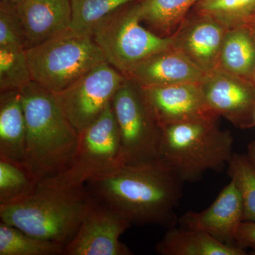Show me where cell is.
I'll list each match as a JSON object with an SVG mask.
<instances>
[{"label": "cell", "instance_id": "obj_1", "mask_svg": "<svg viewBox=\"0 0 255 255\" xmlns=\"http://www.w3.org/2000/svg\"><path fill=\"white\" fill-rule=\"evenodd\" d=\"M184 182L167 164H125L113 173L86 183L87 189L130 224L176 226L175 211Z\"/></svg>", "mask_w": 255, "mask_h": 255}, {"label": "cell", "instance_id": "obj_2", "mask_svg": "<svg viewBox=\"0 0 255 255\" xmlns=\"http://www.w3.org/2000/svg\"><path fill=\"white\" fill-rule=\"evenodd\" d=\"M19 92L26 121V164L41 182L66 167L80 133L53 92L33 81Z\"/></svg>", "mask_w": 255, "mask_h": 255}, {"label": "cell", "instance_id": "obj_3", "mask_svg": "<svg viewBox=\"0 0 255 255\" xmlns=\"http://www.w3.org/2000/svg\"><path fill=\"white\" fill-rule=\"evenodd\" d=\"M93 199L86 186L55 187L39 183L23 200L0 206V218L30 236L65 247L78 232Z\"/></svg>", "mask_w": 255, "mask_h": 255}, {"label": "cell", "instance_id": "obj_4", "mask_svg": "<svg viewBox=\"0 0 255 255\" xmlns=\"http://www.w3.org/2000/svg\"><path fill=\"white\" fill-rule=\"evenodd\" d=\"M219 116L162 127L159 159L184 182H197L208 171L222 172L233 157V137L219 126Z\"/></svg>", "mask_w": 255, "mask_h": 255}, {"label": "cell", "instance_id": "obj_5", "mask_svg": "<svg viewBox=\"0 0 255 255\" xmlns=\"http://www.w3.org/2000/svg\"><path fill=\"white\" fill-rule=\"evenodd\" d=\"M33 82L56 93L106 61L92 31L69 28L26 50Z\"/></svg>", "mask_w": 255, "mask_h": 255}, {"label": "cell", "instance_id": "obj_6", "mask_svg": "<svg viewBox=\"0 0 255 255\" xmlns=\"http://www.w3.org/2000/svg\"><path fill=\"white\" fill-rule=\"evenodd\" d=\"M125 164L111 102L104 113L80 132L76 150L66 167L39 183L48 187H84L89 181L113 173Z\"/></svg>", "mask_w": 255, "mask_h": 255}, {"label": "cell", "instance_id": "obj_7", "mask_svg": "<svg viewBox=\"0 0 255 255\" xmlns=\"http://www.w3.org/2000/svg\"><path fill=\"white\" fill-rule=\"evenodd\" d=\"M138 1L124 6L92 29L94 39L106 61L127 76L152 55L175 46L174 37H162L146 29Z\"/></svg>", "mask_w": 255, "mask_h": 255}, {"label": "cell", "instance_id": "obj_8", "mask_svg": "<svg viewBox=\"0 0 255 255\" xmlns=\"http://www.w3.org/2000/svg\"><path fill=\"white\" fill-rule=\"evenodd\" d=\"M127 164L159 159L162 127L142 87L126 79L112 100Z\"/></svg>", "mask_w": 255, "mask_h": 255}, {"label": "cell", "instance_id": "obj_9", "mask_svg": "<svg viewBox=\"0 0 255 255\" xmlns=\"http://www.w3.org/2000/svg\"><path fill=\"white\" fill-rule=\"evenodd\" d=\"M126 79L105 61L54 95L67 118L80 133L104 113Z\"/></svg>", "mask_w": 255, "mask_h": 255}, {"label": "cell", "instance_id": "obj_10", "mask_svg": "<svg viewBox=\"0 0 255 255\" xmlns=\"http://www.w3.org/2000/svg\"><path fill=\"white\" fill-rule=\"evenodd\" d=\"M131 226L113 209L94 197L78 232L65 246L63 255H132L120 241L121 236Z\"/></svg>", "mask_w": 255, "mask_h": 255}, {"label": "cell", "instance_id": "obj_11", "mask_svg": "<svg viewBox=\"0 0 255 255\" xmlns=\"http://www.w3.org/2000/svg\"><path fill=\"white\" fill-rule=\"evenodd\" d=\"M200 85L215 114L241 128L255 124V86L251 80L216 68L208 73Z\"/></svg>", "mask_w": 255, "mask_h": 255}, {"label": "cell", "instance_id": "obj_12", "mask_svg": "<svg viewBox=\"0 0 255 255\" xmlns=\"http://www.w3.org/2000/svg\"><path fill=\"white\" fill-rule=\"evenodd\" d=\"M243 221V201L232 179L209 208L200 212L189 211L178 219L179 226L203 231L229 246H237L236 233Z\"/></svg>", "mask_w": 255, "mask_h": 255}, {"label": "cell", "instance_id": "obj_13", "mask_svg": "<svg viewBox=\"0 0 255 255\" xmlns=\"http://www.w3.org/2000/svg\"><path fill=\"white\" fill-rule=\"evenodd\" d=\"M142 88L162 127L217 115L206 103L200 84Z\"/></svg>", "mask_w": 255, "mask_h": 255}, {"label": "cell", "instance_id": "obj_14", "mask_svg": "<svg viewBox=\"0 0 255 255\" xmlns=\"http://www.w3.org/2000/svg\"><path fill=\"white\" fill-rule=\"evenodd\" d=\"M208 73L175 47L163 50L137 64L127 78L142 87L177 84H201Z\"/></svg>", "mask_w": 255, "mask_h": 255}, {"label": "cell", "instance_id": "obj_15", "mask_svg": "<svg viewBox=\"0 0 255 255\" xmlns=\"http://www.w3.org/2000/svg\"><path fill=\"white\" fill-rule=\"evenodd\" d=\"M228 28L214 18L200 14L174 36L176 48L199 68L210 73L219 67L223 39Z\"/></svg>", "mask_w": 255, "mask_h": 255}, {"label": "cell", "instance_id": "obj_16", "mask_svg": "<svg viewBox=\"0 0 255 255\" xmlns=\"http://www.w3.org/2000/svg\"><path fill=\"white\" fill-rule=\"evenodd\" d=\"M18 7L26 31V49L70 28L71 0H23Z\"/></svg>", "mask_w": 255, "mask_h": 255}, {"label": "cell", "instance_id": "obj_17", "mask_svg": "<svg viewBox=\"0 0 255 255\" xmlns=\"http://www.w3.org/2000/svg\"><path fill=\"white\" fill-rule=\"evenodd\" d=\"M155 250L162 255H247L241 247L223 244L208 233L181 226L168 228Z\"/></svg>", "mask_w": 255, "mask_h": 255}, {"label": "cell", "instance_id": "obj_18", "mask_svg": "<svg viewBox=\"0 0 255 255\" xmlns=\"http://www.w3.org/2000/svg\"><path fill=\"white\" fill-rule=\"evenodd\" d=\"M26 121L19 91L0 95V156L26 164Z\"/></svg>", "mask_w": 255, "mask_h": 255}, {"label": "cell", "instance_id": "obj_19", "mask_svg": "<svg viewBox=\"0 0 255 255\" xmlns=\"http://www.w3.org/2000/svg\"><path fill=\"white\" fill-rule=\"evenodd\" d=\"M255 64V44L251 26L244 25L228 29L218 68L251 81Z\"/></svg>", "mask_w": 255, "mask_h": 255}, {"label": "cell", "instance_id": "obj_20", "mask_svg": "<svg viewBox=\"0 0 255 255\" xmlns=\"http://www.w3.org/2000/svg\"><path fill=\"white\" fill-rule=\"evenodd\" d=\"M39 182L26 164L0 156V206L26 199L36 190Z\"/></svg>", "mask_w": 255, "mask_h": 255}, {"label": "cell", "instance_id": "obj_21", "mask_svg": "<svg viewBox=\"0 0 255 255\" xmlns=\"http://www.w3.org/2000/svg\"><path fill=\"white\" fill-rule=\"evenodd\" d=\"M65 246L33 237L21 230L0 223V255H61Z\"/></svg>", "mask_w": 255, "mask_h": 255}, {"label": "cell", "instance_id": "obj_22", "mask_svg": "<svg viewBox=\"0 0 255 255\" xmlns=\"http://www.w3.org/2000/svg\"><path fill=\"white\" fill-rule=\"evenodd\" d=\"M199 0H138L142 21L161 33H169Z\"/></svg>", "mask_w": 255, "mask_h": 255}, {"label": "cell", "instance_id": "obj_23", "mask_svg": "<svg viewBox=\"0 0 255 255\" xmlns=\"http://www.w3.org/2000/svg\"><path fill=\"white\" fill-rule=\"evenodd\" d=\"M138 0H71L70 28L92 31L101 21Z\"/></svg>", "mask_w": 255, "mask_h": 255}, {"label": "cell", "instance_id": "obj_24", "mask_svg": "<svg viewBox=\"0 0 255 255\" xmlns=\"http://www.w3.org/2000/svg\"><path fill=\"white\" fill-rule=\"evenodd\" d=\"M197 9L230 29L248 24L255 11V0H199Z\"/></svg>", "mask_w": 255, "mask_h": 255}, {"label": "cell", "instance_id": "obj_25", "mask_svg": "<svg viewBox=\"0 0 255 255\" xmlns=\"http://www.w3.org/2000/svg\"><path fill=\"white\" fill-rule=\"evenodd\" d=\"M32 81L26 49L0 46V92L20 91Z\"/></svg>", "mask_w": 255, "mask_h": 255}, {"label": "cell", "instance_id": "obj_26", "mask_svg": "<svg viewBox=\"0 0 255 255\" xmlns=\"http://www.w3.org/2000/svg\"><path fill=\"white\" fill-rule=\"evenodd\" d=\"M228 174L239 189L243 204L244 221L255 223V167L249 157L233 153Z\"/></svg>", "mask_w": 255, "mask_h": 255}, {"label": "cell", "instance_id": "obj_27", "mask_svg": "<svg viewBox=\"0 0 255 255\" xmlns=\"http://www.w3.org/2000/svg\"><path fill=\"white\" fill-rule=\"evenodd\" d=\"M26 31L18 6L0 0V46L26 49Z\"/></svg>", "mask_w": 255, "mask_h": 255}, {"label": "cell", "instance_id": "obj_28", "mask_svg": "<svg viewBox=\"0 0 255 255\" xmlns=\"http://www.w3.org/2000/svg\"><path fill=\"white\" fill-rule=\"evenodd\" d=\"M236 244L241 248H251L255 253V223L243 221L236 236Z\"/></svg>", "mask_w": 255, "mask_h": 255}, {"label": "cell", "instance_id": "obj_29", "mask_svg": "<svg viewBox=\"0 0 255 255\" xmlns=\"http://www.w3.org/2000/svg\"><path fill=\"white\" fill-rule=\"evenodd\" d=\"M248 157L255 167V140L252 141L248 146Z\"/></svg>", "mask_w": 255, "mask_h": 255}, {"label": "cell", "instance_id": "obj_30", "mask_svg": "<svg viewBox=\"0 0 255 255\" xmlns=\"http://www.w3.org/2000/svg\"><path fill=\"white\" fill-rule=\"evenodd\" d=\"M248 26H250V25H248ZM251 26V27L252 28V32H253V38H254V41H255V26ZM251 82H253V84H254V85L255 86V64L254 70H253V75H252Z\"/></svg>", "mask_w": 255, "mask_h": 255}, {"label": "cell", "instance_id": "obj_31", "mask_svg": "<svg viewBox=\"0 0 255 255\" xmlns=\"http://www.w3.org/2000/svg\"><path fill=\"white\" fill-rule=\"evenodd\" d=\"M1 1H7V2L11 3V4H14L18 6L23 2V0H1Z\"/></svg>", "mask_w": 255, "mask_h": 255}, {"label": "cell", "instance_id": "obj_32", "mask_svg": "<svg viewBox=\"0 0 255 255\" xmlns=\"http://www.w3.org/2000/svg\"><path fill=\"white\" fill-rule=\"evenodd\" d=\"M250 25V26H255V11L254 14H253V16L250 20L249 22H248V24Z\"/></svg>", "mask_w": 255, "mask_h": 255}, {"label": "cell", "instance_id": "obj_33", "mask_svg": "<svg viewBox=\"0 0 255 255\" xmlns=\"http://www.w3.org/2000/svg\"><path fill=\"white\" fill-rule=\"evenodd\" d=\"M253 255H255V253H253Z\"/></svg>", "mask_w": 255, "mask_h": 255}]
</instances>
